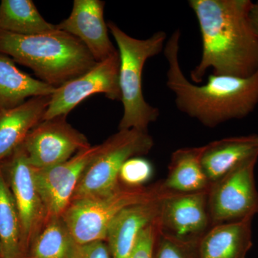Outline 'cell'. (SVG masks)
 <instances>
[{
    "instance_id": "obj_19",
    "label": "cell",
    "mask_w": 258,
    "mask_h": 258,
    "mask_svg": "<svg viewBox=\"0 0 258 258\" xmlns=\"http://www.w3.org/2000/svg\"><path fill=\"white\" fill-rule=\"evenodd\" d=\"M55 88L20 71L13 59L0 54V111L20 106L34 97L52 96Z\"/></svg>"
},
{
    "instance_id": "obj_8",
    "label": "cell",
    "mask_w": 258,
    "mask_h": 258,
    "mask_svg": "<svg viewBox=\"0 0 258 258\" xmlns=\"http://www.w3.org/2000/svg\"><path fill=\"white\" fill-rule=\"evenodd\" d=\"M91 147L86 136L68 123L66 116L42 120L21 145L28 162L36 169L60 164Z\"/></svg>"
},
{
    "instance_id": "obj_15",
    "label": "cell",
    "mask_w": 258,
    "mask_h": 258,
    "mask_svg": "<svg viewBox=\"0 0 258 258\" xmlns=\"http://www.w3.org/2000/svg\"><path fill=\"white\" fill-rule=\"evenodd\" d=\"M255 215L212 226L199 242L200 258H246L252 246Z\"/></svg>"
},
{
    "instance_id": "obj_27",
    "label": "cell",
    "mask_w": 258,
    "mask_h": 258,
    "mask_svg": "<svg viewBox=\"0 0 258 258\" xmlns=\"http://www.w3.org/2000/svg\"><path fill=\"white\" fill-rule=\"evenodd\" d=\"M249 22L254 35L258 38V1L252 3L249 12Z\"/></svg>"
},
{
    "instance_id": "obj_29",
    "label": "cell",
    "mask_w": 258,
    "mask_h": 258,
    "mask_svg": "<svg viewBox=\"0 0 258 258\" xmlns=\"http://www.w3.org/2000/svg\"><path fill=\"white\" fill-rule=\"evenodd\" d=\"M257 213H258V212H257Z\"/></svg>"
},
{
    "instance_id": "obj_9",
    "label": "cell",
    "mask_w": 258,
    "mask_h": 258,
    "mask_svg": "<svg viewBox=\"0 0 258 258\" xmlns=\"http://www.w3.org/2000/svg\"><path fill=\"white\" fill-rule=\"evenodd\" d=\"M119 55L118 52L101 62L76 79L56 88L50 96L44 120L67 116L70 112L88 97L103 93L108 99L120 101Z\"/></svg>"
},
{
    "instance_id": "obj_16",
    "label": "cell",
    "mask_w": 258,
    "mask_h": 258,
    "mask_svg": "<svg viewBox=\"0 0 258 258\" xmlns=\"http://www.w3.org/2000/svg\"><path fill=\"white\" fill-rule=\"evenodd\" d=\"M50 96L34 97L20 106L0 111V162L12 155L43 120Z\"/></svg>"
},
{
    "instance_id": "obj_6",
    "label": "cell",
    "mask_w": 258,
    "mask_h": 258,
    "mask_svg": "<svg viewBox=\"0 0 258 258\" xmlns=\"http://www.w3.org/2000/svg\"><path fill=\"white\" fill-rule=\"evenodd\" d=\"M154 144L148 132L118 130L100 144L99 150L81 176L71 202L103 196L119 189L121 184L118 176L123 164L131 158L147 154Z\"/></svg>"
},
{
    "instance_id": "obj_3",
    "label": "cell",
    "mask_w": 258,
    "mask_h": 258,
    "mask_svg": "<svg viewBox=\"0 0 258 258\" xmlns=\"http://www.w3.org/2000/svg\"><path fill=\"white\" fill-rule=\"evenodd\" d=\"M0 54L32 70L40 81L55 88L79 77L97 63L81 40L57 28L32 35L0 30Z\"/></svg>"
},
{
    "instance_id": "obj_18",
    "label": "cell",
    "mask_w": 258,
    "mask_h": 258,
    "mask_svg": "<svg viewBox=\"0 0 258 258\" xmlns=\"http://www.w3.org/2000/svg\"><path fill=\"white\" fill-rule=\"evenodd\" d=\"M203 147H184L171 154L166 179L161 180L163 187L174 193H192L210 187L203 165Z\"/></svg>"
},
{
    "instance_id": "obj_13",
    "label": "cell",
    "mask_w": 258,
    "mask_h": 258,
    "mask_svg": "<svg viewBox=\"0 0 258 258\" xmlns=\"http://www.w3.org/2000/svg\"><path fill=\"white\" fill-rule=\"evenodd\" d=\"M104 5L100 0H75L69 18L57 25L81 40L97 62L118 53L108 35Z\"/></svg>"
},
{
    "instance_id": "obj_20",
    "label": "cell",
    "mask_w": 258,
    "mask_h": 258,
    "mask_svg": "<svg viewBox=\"0 0 258 258\" xmlns=\"http://www.w3.org/2000/svg\"><path fill=\"white\" fill-rule=\"evenodd\" d=\"M55 29L57 25L42 18L31 0H3L0 3V30L32 35Z\"/></svg>"
},
{
    "instance_id": "obj_12",
    "label": "cell",
    "mask_w": 258,
    "mask_h": 258,
    "mask_svg": "<svg viewBox=\"0 0 258 258\" xmlns=\"http://www.w3.org/2000/svg\"><path fill=\"white\" fill-rule=\"evenodd\" d=\"M9 172L10 190L20 217L25 251L47 221V215L35 179V169L28 162L21 146L12 154Z\"/></svg>"
},
{
    "instance_id": "obj_4",
    "label": "cell",
    "mask_w": 258,
    "mask_h": 258,
    "mask_svg": "<svg viewBox=\"0 0 258 258\" xmlns=\"http://www.w3.org/2000/svg\"><path fill=\"white\" fill-rule=\"evenodd\" d=\"M114 38L119 55V87L123 113L118 130L137 129L148 132L160 112L146 101L142 88V74L146 62L164 50L166 34L158 31L149 38H134L113 22L107 23Z\"/></svg>"
},
{
    "instance_id": "obj_7",
    "label": "cell",
    "mask_w": 258,
    "mask_h": 258,
    "mask_svg": "<svg viewBox=\"0 0 258 258\" xmlns=\"http://www.w3.org/2000/svg\"><path fill=\"white\" fill-rule=\"evenodd\" d=\"M258 156L249 158L210 185L208 208L212 226L237 221L258 212L254 168Z\"/></svg>"
},
{
    "instance_id": "obj_14",
    "label": "cell",
    "mask_w": 258,
    "mask_h": 258,
    "mask_svg": "<svg viewBox=\"0 0 258 258\" xmlns=\"http://www.w3.org/2000/svg\"><path fill=\"white\" fill-rule=\"evenodd\" d=\"M166 196L132 205L115 217L106 240L112 258L128 257L141 232L157 220L161 202Z\"/></svg>"
},
{
    "instance_id": "obj_2",
    "label": "cell",
    "mask_w": 258,
    "mask_h": 258,
    "mask_svg": "<svg viewBox=\"0 0 258 258\" xmlns=\"http://www.w3.org/2000/svg\"><path fill=\"white\" fill-rule=\"evenodd\" d=\"M180 37L179 30L173 32L164 48L166 86L174 93L176 108L209 128L250 114L258 104V71L248 78L211 74L206 83H194L180 66Z\"/></svg>"
},
{
    "instance_id": "obj_1",
    "label": "cell",
    "mask_w": 258,
    "mask_h": 258,
    "mask_svg": "<svg viewBox=\"0 0 258 258\" xmlns=\"http://www.w3.org/2000/svg\"><path fill=\"white\" fill-rule=\"evenodd\" d=\"M250 0H189L201 35L200 62L190 73L200 84L215 76L248 78L258 71V38L249 22Z\"/></svg>"
},
{
    "instance_id": "obj_24",
    "label": "cell",
    "mask_w": 258,
    "mask_h": 258,
    "mask_svg": "<svg viewBox=\"0 0 258 258\" xmlns=\"http://www.w3.org/2000/svg\"><path fill=\"white\" fill-rule=\"evenodd\" d=\"M152 163L142 157L128 159L122 166L118 176L120 184L127 187H142L152 179Z\"/></svg>"
},
{
    "instance_id": "obj_17",
    "label": "cell",
    "mask_w": 258,
    "mask_h": 258,
    "mask_svg": "<svg viewBox=\"0 0 258 258\" xmlns=\"http://www.w3.org/2000/svg\"><path fill=\"white\" fill-rule=\"evenodd\" d=\"M258 156V135L229 137L203 146L202 165L210 184L249 158Z\"/></svg>"
},
{
    "instance_id": "obj_10",
    "label": "cell",
    "mask_w": 258,
    "mask_h": 258,
    "mask_svg": "<svg viewBox=\"0 0 258 258\" xmlns=\"http://www.w3.org/2000/svg\"><path fill=\"white\" fill-rule=\"evenodd\" d=\"M208 190L173 193L163 199L157 219L159 232L178 240L200 241L212 227Z\"/></svg>"
},
{
    "instance_id": "obj_5",
    "label": "cell",
    "mask_w": 258,
    "mask_h": 258,
    "mask_svg": "<svg viewBox=\"0 0 258 258\" xmlns=\"http://www.w3.org/2000/svg\"><path fill=\"white\" fill-rule=\"evenodd\" d=\"M172 193L163 187L161 181L142 187L121 185L108 195L71 202L62 218L76 243L106 241L112 222L124 209Z\"/></svg>"
},
{
    "instance_id": "obj_25",
    "label": "cell",
    "mask_w": 258,
    "mask_h": 258,
    "mask_svg": "<svg viewBox=\"0 0 258 258\" xmlns=\"http://www.w3.org/2000/svg\"><path fill=\"white\" fill-rule=\"evenodd\" d=\"M157 220L139 234L128 258H154V245L158 234Z\"/></svg>"
},
{
    "instance_id": "obj_23",
    "label": "cell",
    "mask_w": 258,
    "mask_h": 258,
    "mask_svg": "<svg viewBox=\"0 0 258 258\" xmlns=\"http://www.w3.org/2000/svg\"><path fill=\"white\" fill-rule=\"evenodd\" d=\"M199 242L178 240L158 230L154 258H200Z\"/></svg>"
},
{
    "instance_id": "obj_26",
    "label": "cell",
    "mask_w": 258,
    "mask_h": 258,
    "mask_svg": "<svg viewBox=\"0 0 258 258\" xmlns=\"http://www.w3.org/2000/svg\"><path fill=\"white\" fill-rule=\"evenodd\" d=\"M71 258H112L106 241L76 244Z\"/></svg>"
},
{
    "instance_id": "obj_11",
    "label": "cell",
    "mask_w": 258,
    "mask_h": 258,
    "mask_svg": "<svg viewBox=\"0 0 258 258\" xmlns=\"http://www.w3.org/2000/svg\"><path fill=\"white\" fill-rule=\"evenodd\" d=\"M99 145L91 146L60 164L35 169V183L46 212L47 220L62 217L69 206L83 173L96 157Z\"/></svg>"
},
{
    "instance_id": "obj_28",
    "label": "cell",
    "mask_w": 258,
    "mask_h": 258,
    "mask_svg": "<svg viewBox=\"0 0 258 258\" xmlns=\"http://www.w3.org/2000/svg\"><path fill=\"white\" fill-rule=\"evenodd\" d=\"M2 254H3V252H2V245L1 242H0V257H2Z\"/></svg>"
},
{
    "instance_id": "obj_22",
    "label": "cell",
    "mask_w": 258,
    "mask_h": 258,
    "mask_svg": "<svg viewBox=\"0 0 258 258\" xmlns=\"http://www.w3.org/2000/svg\"><path fill=\"white\" fill-rule=\"evenodd\" d=\"M76 244L62 217H53L32 240L28 258H71Z\"/></svg>"
},
{
    "instance_id": "obj_21",
    "label": "cell",
    "mask_w": 258,
    "mask_h": 258,
    "mask_svg": "<svg viewBox=\"0 0 258 258\" xmlns=\"http://www.w3.org/2000/svg\"><path fill=\"white\" fill-rule=\"evenodd\" d=\"M0 168V242L2 258H23L25 251L18 209Z\"/></svg>"
}]
</instances>
